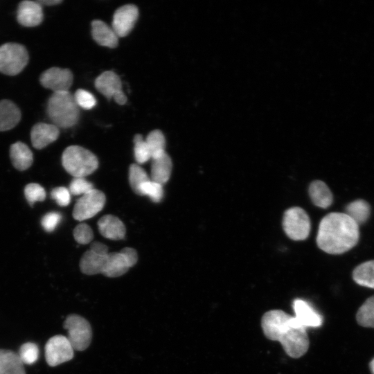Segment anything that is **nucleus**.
<instances>
[{
    "instance_id": "nucleus-31",
    "label": "nucleus",
    "mask_w": 374,
    "mask_h": 374,
    "mask_svg": "<svg viewBox=\"0 0 374 374\" xmlns=\"http://www.w3.org/2000/svg\"><path fill=\"white\" fill-rule=\"evenodd\" d=\"M24 195L29 204L33 206L36 202L44 201L46 194L42 186L36 183H30L26 186Z\"/></svg>"
},
{
    "instance_id": "nucleus-6",
    "label": "nucleus",
    "mask_w": 374,
    "mask_h": 374,
    "mask_svg": "<svg viewBox=\"0 0 374 374\" xmlns=\"http://www.w3.org/2000/svg\"><path fill=\"white\" fill-rule=\"evenodd\" d=\"M63 326L68 331L67 339L73 350L82 351L89 347L91 341L92 330L87 320L78 314H70Z\"/></svg>"
},
{
    "instance_id": "nucleus-13",
    "label": "nucleus",
    "mask_w": 374,
    "mask_h": 374,
    "mask_svg": "<svg viewBox=\"0 0 374 374\" xmlns=\"http://www.w3.org/2000/svg\"><path fill=\"white\" fill-rule=\"evenodd\" d=\"M17 19L24 26H36L43 20L42 7L37 1H23L19 4Z\"/></svg>"
},
{
    "instance_id": "nucleus-15",
    "label": "nucleus",
    "mask_w": 374,
    "mask_h": 374,
    "mask_svg": "<svg viewBox=\"0 0 374 374\" xmlns=\"http://www.w3.org/2000/svg\"><path fill=\"white\" fill-rule=\"evenodd\" d=\"M59 134V128L53 124L39 123L31 130V142L35 148L41 150L56 141Z\"/></svg>"
},
{
    "instance_id": "nucleus-37",
    "label": "nucleus",
    "mask_w": 374,
    "mask_h": 374,
    "mask_svg": "<svg viewBox=\"0 0 374 374\" xmlns=\"http://www.w3.org/2000/svg\"><path fill=\"white\" fill-rule=\"evenodd\" d=\"M51 197L60 206H68L71 201L69 190L62 186L53 188Z\"/></svg>"
},
{
    "instance_id": "nucleus-5",
    "label": "nucleus",
    "mask_w": 374,
    "mask_h": 374,
    "mask_svg": "<svg viewBox=\"0 0 374 374\" xmlns=\"http://www.w3.org/2000/svg\"><path fill=\"white\" fill-rule=\"evenodd\" d=\"M28 62L26 48L17 43H6L0 46V72L15 75L19 73Z\"/></svg>"
},
{
    "instance_id": "nucleus-40",
    "label": "nucleus",
    "mask_w": 374,
    "mask_h": 374,
    "mask_svg": "<svg viewBox=\"0 0 374 374\" xmlns=\"http://www.w3.org/2000/svg\"><path fill=\"white\" fill-rule=\"evenodd\" d=\"M41 6H53L62 2V0H39L37 1Z\"/></svg>"
},
{
    "instance_id": "nucleus-20",
    "label": "nucleus",
    "mask_w": 374,
    "mask_h": 374,
    "mask_svg": "<svg viewBox=\"0 0 374 374\" xmlns=\"http://www.w3.org/2000/svg\"><path fill=\"white\" fill-rule=\"evenodd\" d=\"M20 119L21 112L15 104L8 100H0V131L13 128Z\"/></svg>"
},
{
    "instance_id": "nucleus-17",
    "label": "nucleus",
    "mask_w": 374,
    "mask_h": 374,
    "mask_svg": "<svg viewBox=\"0 0 374 374\" xmlns=\"http://www.w3.org/2000/svg\"><path fill=\"white\" fill-rule=\"evenodd\" d=\"M98 227L103 237L113 240L124 238L126 233L123 222L112 215L103 216L98 222Z\"/></svg>"
},
{
    "instance_id": "nucleus-39",
    "label": "nucleus",
    "mask_w": 374,
    "mask_h": 374,
    "mask_svg": "<svg viewBox=\"0 0 374 374\" xmlns=\"http://www.w3.org/2000/svg\"><path fill=\"white\" fill-rule=\"evenodd\" d=\"M91 251L98 253V254H106L108 253V247L105 244L100 242H94L91 246Z\"/></svg>"
},
{
    "instance_id": "nucleus-10",
    "label": "nucleus",
    "mask_w": 374,
    "mask_h": 374,
    "mask_svg": "<svg viewBox=\"0 0 374 374\" xmlns=\"http://www.w3.org/2000/svg\"><path fill=\"white\" fill-rule=\"evenodd\" d=\"M96 89L107 99L114 98V101L123 105L127 102V97L122 90V82L120 77L112 71L102 73L95 80Z\"/></svg>"
},
{
    "instance_id": "nucleus-28",
    "label": "nucleus",
    "mask_w": 374,
    "mask_h": 374,
    "mask_svg": "<svg viewBox=\"0 0 374 374\" xmlns=\"http://www.w3.org/2000/svg\"><path fill=\"white\" fill-rule=\"evenodd\" d=\"M150 180L145 170L138 164L133 163L129 168V181L133 191L139 195L140 186Z\"/></svg>"
},
{
    "instance_id": "nucleus-36",
    "label": "nucleus",
    "mask_w": 374,
    "mask_h": 374,
    "mask_svg": "<svg viewBox=\"0 0 374 374\" xmlns=\"http://www.w3.org/2000/svg\"><path fill=\"white\" fill-rule=\"evenodd\" d=\"M62 215L57 212H49L45 214L42 220L41 224L47 232H52L60 222Z\"/></svg>"
},
{
    "instance_id": "nucleus-1",
    "label": "nucleus",
    "mask_w": 374,
    "mask_h": 374,
    "mask_svg": "<svg viewBox=\"0 0 374 374\" xmlns=\"http://www.w3.org/2000/svg\"><path fill=\"white\" fill-rule=\"evenodd\" d=\"M261 326L265 335L278 341L291 357L299 358L308 351L310 341L306 328L295 317L280 310H269L263 314Z\"/></svg>"
},
{
    "instance_id": "nucleus-25",
    "label": "nucleus",
    "mask_w": 374,
    "mask_h": 374,
    "mask_svg": "<svg viewBox=\"0 0 374 374\" xmlns=\"http://www.w3.org/2000/svg\"><path fill=\"white\" fill-rule=\"evenodd\" d=\"M353 278L359 285L374 288V260L359 265L353 271Z\"/></svg>"
},
{
    "instance_id": "nucleus-38",
    "label": "nucleus",
    "mask_w": 374,
    "mask_h": 374,
    "mask_svg": "<svg viewBox=\"0 0 374 374\" xmlns=\"http://www.w3.org/2000/svg\"><path fill=\"white\" fill-rule=\"evenodd\" d=\"M121 251L123 253L125 258L132 267L136 263L138 260V254L134 249L131 247H125L121 249Z\"/></svg>"
},
{
    "instance_id": "nucleus-23",
    "label": "nucleus",
    "mask_w": 374,
    "mask_h": 374,
    "mask_svg": "<svg viewBox=\"0 0 374 374\" xmlns=\"http://www.w3.org/2000/svg\"><path fill=\"white\" fill-rule=\"evenodd\" d=\"M0 374H26L23 362L17 354L0 349Z\"/></svg>"
},
{
    "instance_id": "nucleus-3",
    "label": "nucleus",
    "mask_w": 374,
    "mask_h": 374,
    "mask_svg": "<svg viewBox=\"0 0 374 374\" xmlns=\"http://www.w3.org/2000/svg\"><path fill=\"white\" fill-rule=\"evenodd\" d=\"M46 112L52 124L58 128L71 127L80 118L79 107L69 91L53 93L48 100Z\"/></svg>"
},
{
    "instance_id": "nucleus-18",
    "label": "nucleus",
    "mask_w": 374,
    "mask_h": 374,
    "mask_svg": "<svg viewBox=\"0 0 374 374\" xmlns=\"http://www.w3.org/2000/svg\"><path fill=\"white\" fill-rule=\"evenodd\" d=\"M91 35L93 39L100 46L116 48L118 44V37L106 23L96 19L91 22Z\"/></svg>"
},
{
    "instance_id": "nucleus-19",
    "label": "nucleus",
    "mask_w": 374,
    "mask_h": 374,
    "mask_svg": "<svg viewBox=\"0 0 374 374\" xmlns=\"http://www.w3.org/2000/svg\"><path fill=\"white\" fill-rule=\"evenodd\" d=\"M152 160L150 180L163 186L170 177L172 168L171 158L166 152L159 157Z\"/></svg>"
},
{
    "instance_id": "nucleus-32",
    "label": "nucleus",
    "mask_w": 374,
    "mask_h": 374,
    "mask_svg": "<svg viewBox=\"0 0 374 374\" xmlns=\"http://www.w3.org/2000/svg\"><path fill=\"white\" fill-rule=\"evenodd\" d=\"M18 355L23 363L32 364L38 359L39 348L35 343H25L21 346Z\"/></svg>"
},
{
    "instance_id": "nucleus-24",
    "label": "nucleus",
    "mask_w": 374,
    "mask_h": 374,
    "mask_svg": "<svg viewBox=\"0 0 374 374\" xmlns=\"http://www.w3.org/2000/svg\"><path fill=\"white\" fill-rule=\"evenodd\" d=\"M345 213L359 226L368 219L371 214V206L366 201L357 199L346 206Z\"/></svg>"
},
{
    "instance_id": "nucleus-34",
    "label": "nucleus",
    "mask_w": 374,
    "mask_h": 374,
    "mask_svg": "<svg viewBox=\"0 0 374 374\" xmlns=\"http://www.w3.org/2000/svg\"><path fill=\"white\" fill-rule=\"evenodd\" d=\"M73 236L78 243L87 244L93 240V233L88 224L80 223L73 229Z\"/></svg>"
},
{
    "instance_id": "nucleus-11",
    "label": "nucleus",
    "mask_w": 374,
    "mask_h": 374,
    "mask_svg": "<svg viewBox=\"0 0 374 374\" xmlns=\"http://www.w3.org/2000/svg\"><path fill=\"white\" fill-rule=\"evenodd\" d=\"M41 84L54 92L67 91L73 82L72 72L68 69L51 67L39 77Z\"/></svg>"
},
{
    "instance_id": "nucleus-41",
    "label": "nucleus",
    "mask_w": 374,
    "mask_h": 374,
    "mask_svg": "<svg viewBox=\"0 0 374 374\" xmlns=\"http://www.w3.org/2000/svg\"><path fill=\"white\" fill-rule=\"evenodd\" d=\"M369 367L372 374H374V358L371 361L369 364Z\"/></svg>"
},
{
    "instance_id": "nucleus-12",
    "label": "nucleus",
    "mask_w": 374,
    "mask_h": 374,
    "mask_svg": "<svg viewBox=\"0 0 374 374\" xmlns=\"http://www.w3.org/2000/svg\"><path fill=\"white\" fill-rule=\"evenodd\" d=\"M139 17V9L134 4H126L114 12L112 28L118 37L127 36L133 29Z\"/></svg>"
},
{
    "instance_id": "nucleus-21",
    "label": "nucleus",
    "mask_w": 374,
    "mask_h": 374,
    "mask_svg": "<svg viewBox=\"0 0 374 374\" xmlns=\"http://www.w3.org/2000/svg\"><path fill=\"white\" fill-rule=\"evenodd\" d=\"M10 157L14 167L21 171L30 168L33 156L30 148L22 142H16L10 146Z\"/></svg>"
},
{
    "instance_id": "nucleus-29",
    "label": "nucleus",
    "mask_w": 374,
    "mask_h": 374,
    "mask_svg": "<svg viewBox=\"0 0 374 374\" xmlns=\"http://www.w3.org/2000/svg\"><path fill=\"white\" fill-rule=\"evenodd\" d=\"M139 195L148 196L153 202H160L163 197V186L149 180L140 186Z\"/></svg>"
},
{
    "instance_id": "nucleus-35",
    "label": "nucleus",
    "mask_w": 374,
    "mask_h": 374,
    "mask_svg": "<svg viewBox=\"0 0 374 374\" xmlns=\"http://www.w3.org/2000/svg\"><path fill=\"white\" fill-rule=\"evenodd\" d=\"M92 189L93 184L84 177H74L69 185V192L73 195H83Z\"/></svg>"
},
{
    "instance_id": "nucleus-16",
    "label": "nucleus",
    "mask_w": 374,
    "mask_h": 374,
    "mask_svg": "<svg viewBox=\"0 0 374 374\" xmlns=\"http://www.w3.org/2000/svg\"><path fill=\"white\" fill-rule=\"evenodd\" d=\"M295 318L305 328L322 325V317L305 301L296 299L293 303Z\"/></svg>"
},
{
    "instance_id": "nucleus-33",
    "label": "nucleus",
    "mask_w": 374,
    "mask_h": 374,
    "mask_svg": "<svg viewBox=\"0 0 374 374\" xmlns=\"http://www.w3.org/2000/svg\"><path fill=\"white\" fill-rule=\"evenodd\" d=\"M73 96L78 106L84 109H91L96 105L93 95L84 89H78Z\"/></svg>"
},
{
    "instance_id": "nucleus-2",
    "label": "nucleus",
    "mask_w": 374,
    "mask_h": 374,
    "mask_svg": "<svg viewBox=\"0 0 374 374\" xmlns=\"http://www.w3.org/2000/svg\"><path fill=\"white\" fill-rule=\"evenodd\" d=\"M359 226L345 213H330L321 220L317 243L330 254L343 253L358 242Z\"/></svg>"
},
{
    "instance_id": "nucleus-8",
    "label": "nucleus",
    "mask_w": 374,
    "mask_h": 374,
    "mask_svg": "<svg viewBox=\"0 0 374 374\" xmlns=\"http://www.w3.org/2000/svg\"><path fill=\"white\" fill-rule=\"evenodd\" d=\"M105 202V194L93 188L78 199L73 207V217L78 221L89 219L103 208Z\"/></svg>"
},
{
    "instance_id": "nucleus-30",
    "label": "nucleus",
    "mask_w": 374,
    "mask_h": 374,
    "mask_svg": "<svg viewBox=\"0 0 374 374\" xmlns=\"http://www.w3.org/2000/svg\"><path fill=\"white\" fill-rule=\"evenodd\" d=\"M134 158L139 164H143L151 159L148 146L142 135L137 134L134 137Z\"/></svg>"
},
{
    "instance_id": "nucleus-27",
    "label": "nucleus",
    "mask_w": 374,
    "mask_h": 374,
    "mask_svg": "<svg viewBox=\"0 0 374 374\" xmlns=\"http://www.w3.org/2000/svg\"><path fill=\"white\" fill-rule=\"evenodd\" d=\"M357 323L364 327L374 328V296L367 299L356 314Z\"/></svg>"
},
{
    "instance_id": "nucleus-4",
    "label": "nucleus",
    "mask_w": 374,
    "mask_h": 374,
    "mask_svg": "<svg viewBox=\"0 0 374 374\" xmlns=\"http://www.w3.org/2000/svg\"><path fill=\"white\" fill-rule=\"evenodd\" d=\"M62 163L65 170L74 177H84L98 167L96 156L79 145H70L62 153Z\"/></svg>"
},
{
    "instance_id": "nucleus-7",
    "label": "nucleus",
    "mask_w": 374,
    "mask_h": 374,
    "mask_svg": "<svg viewBox=\"0 0 374 374\" xmlns=\"http://www.w3.org/2000/svg\"><path fill=\"white\" fill-rule=\"evenodd\" d=\"M283 227L287 235L292 240H303L310 234V220L303 208L292 207L284 213Z\"/></svg>"
},
{
    "instance_id": "nucleus-14",
    "label": "nucleus",
    "mask_w": 374,
    "mask_h": 374,
    "mask_svg": "<svg viewBox=\"0 0 374 374\" xmlns=\"http://www.w3.org/2000/svg\"><path fill=\"white\" fill-rule=\"evenodd\" d=\"M102 265L100 274L111 278L123 275L132 267L121 251L105 255Z\"/></svg>"
},
{
    "instance_id": "nucleus-26",
    "label": "nucleus",
    "mask_w": 374,
    "mask_h": 374,
    "mask_svg": "<svg viewBox=\"0 0 374 374\" xmlns=\"http://www.w3.org/2000/svg\"><path fill=\"white\" fill-rule=\"evenodd\" d=\"M151 154V159L159 157L166 152V139L159 130L151 131L145 139Z\"/></svg>"
},
{
    "instance_id": "nucleus-22",
    "label": "nucleus",
    "mask_w": 374,
    "mask_h": 374,
    "mask_svg": "<svg viewBox=\"0 0 374 374\" xmlns=\"http://www.w3.org/2000/svg\"><path fill=\"white\" fill-rule=\"evenodd\" d=\"M309 195L313 204L322 208H327L332 203V194L328 186L322 181H312L309 186Z\"/></svg>"
},
{
    "instance_id": "nucleus-9",
    "label": "nucleus",
    "mask_w": 374,
    "mask_h": 374,
    "mask_svg": "<svg viewBox=\"0 0 374 374\" xmlns=\"http://www.w3.org/2000/svg\"><path fill=\"white\" fill-rule=\"evenodd\" d=\"M73 348L66 337L55 335L45 346V357L51 366H55L73 357Z\"/></svg>"
}]
</instances>
